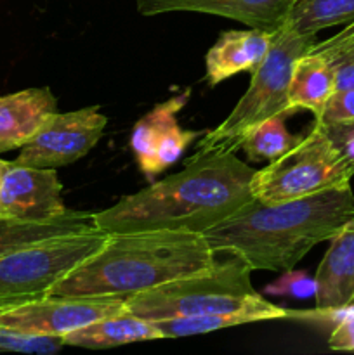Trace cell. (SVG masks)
<instances>
[{
  "label": "cell",
  "instance_id": "6da1fadb",
  "mask_svg": "<svg viewBox=\"0 0 354 355\" xmlns=\"http://www.w3.org/2000/svg\"><path fill=\"white\" fill-rule=\"evenodd\" d=\"M253 173L236 153H194L184 170L94 214V224L106 232L163 229L203 234L253 200Z\"/></svg>",
  "mask_w": 354,
  "mask_h": 355
},
{
  "label": "cell",
  "instance_id": "7a4b0ae2",
  "mask_svg": "<svg viewBox=\"0 0 354 355\" xmlns=\"http://www.w3.org/2000/svg\"><path fill=\"white\" fill-rule=\"evenodd\" d=\"M354 222L351 186L288 201L250 200L203 232L215 253L242 259L252 270H290L323 241Z\"/></svg>",
  "mask_w": 354,
  "mask_h": 355
},
{
  "label": "cell",
  "instance_id": "3957f363",
  "mask_svg": "<svg viewBox=\"0 0 354 355\" xmlns=\"http://www.w3.org/2000/svg\"><path fill=\"white\" fill-rule=\"evenodd\" d=\"M201 232H110L96 253L76 266L49 297H132L217 262Z\"/></svg>",
  "mask_w": 354,
  "mask_h": 355
},
{
  "label": "cell",
  "instance_id": "277c9868",
  "mask_svg": "<svg viewBox=\"0 0 354 355\" xmlns=\"http://www.w3.org/2000/svg\"><path fill=\"white\" fill-rule=\"evenodd\" d=\"M250 272L252 269L242 259L231 255L226 262H215L196 274L132 295L125 302V312L153 322L243 311L269 312L274 319L298 318V312L264 300L262 295L253 290Z\"/></svg>",
  "mask_w": 354,
  "mask_h": 355
},
{
  "label": "cell",
  "instance_id": "5b68a950",
  "mask_svg": "<svg viewBox=\"0 0 354 355\" xmlns=\"http://www.w3.org/2000/svg\"><path fill=\"white\" fill-rule=\"evenodd\" d=\"M316 44V35L298 33L287 23L273 31L269 51L252 73L245 96L214 130L205 132L198 142V155L242 149L243 141L255 125L276 114L290 116L295 111L288 104V85L295 61Z\"/></svg>",
  "mask_w": 354,
  "mask_h": 355
},
{
  "label": "cell",
  "instance_id": "8992f818",
  "mask_svg": "<svg viewBox=\"0 0 354 355\" xmlns=\"http://www.w3.org/2000/svg\"><path fill=\"white\" fill-rule=\"evenodd\" d=\"M353 175V163L337 148L326 125L314 120L309 134L290 151L255 170L250 191L255 200L276 203L351 186Z\"/></svg>",
  "mask_w": 354,
  "mask_h": 355
},
{
  "label": "cell",
  "instance_id": "52a82bcc",
  "mask_svg": "<svg viewBox=\"0 0 354 355\" xmlns=\"http://www.w3.org/2000/svg\"><path fill=\"white\" fill-rule=\"evenodd\" d=\"M108 234L94 227L45 239L0 257V314L49 297L62 277L104 245Z\"/></svg>",
  "mask_w": 354,
  "mask_h": 355
},
{
  "label": "cell",
  "instance_id": "ba28073f",
  "mask_svg": "<svg viewBox=\"0 0 354 355\" xmlns=\"http://www.w3.org/2000/svg\"><path fill=\"white\" fill-rule=\"evenodd\" d=\"M106 125L108 118L101 113L99 106L54 113L21 148L14 162L37 168L71 165L99 142Z\"/></svg>",
  "mask_w": 354,
  "mask_h": 355
},
{
  "label": "cell",
  "instance_id": "9c48e42d",
  "mask_svg": "<svg viewBox=\"0 0 354 355\" xmlns=\"http://www.w3.org/2000/svg\"><path fill=\"white\" fill-rule=\"evenodd\" d=\"M128 297H44L0 314V328L65 338L68 333L125 311Z\"/></svg>",
  "mask_w": 354,
  "mask_h": 355
},
{
  "label": "cell",
  "instance_id": "30bf717a",
  "mask_svg": "<svg viewBox=\"0 0 354 355\" xmlns=\"http://www.w3.org/2000/svg\"><path fill=\"white\" fill-rule=\"evenodd\" d=\"M189 92L179 94L156 104L148 114L134 125L130 135V149L141 172L148 180L177 163L187 146L205 132L184 130L177 121V114L186 106Z\"/></svg>",
  "mask_w": 354,
  "mask_h": 355
},
{
  "label": "cell",
  "instance_id": "8fae6325",
  "mask_svg": "<svg viewBox=\"0 0 354 355\" xmlns=\"http://www.w3.org/2000/svg\"><path fill=\"white\" fill-rule=\"evenodd\" d=\"M56 168H37L7 162L0 173V217L47 222L68 211Z\"/></svg>",
  "mask_w": 354,
  "mask_h": 355
},
{
  "label": "cell",
  "instance_id": "7c38bea8",
  "mask_svg": "<svg viewBox=\"0 0 354 355\" xmlns=\"http://www.w3.org/2000/svg\"><path fill=\"white\" fill-rule=\"evenodd\" d=\"M314 281L316 311L298 312V319H326L354 305V222L330 239Z\"/></svg>",
  "mask_w": 354,
  "mask_h": 355
},
{
  "label": "cell",
  "instance_id": "4fadbf2b",
  "mask_svg": "<svg viewBox=\"0 0 354 355\" xmlns=\"http://www.w3.org/2000/svg\"><path fill=\"white\" fill-rule=\"evenodd\" d=\"M297 0H135L144 16L203 12L228 17L250 28L274 31L287 21Z\"/></svg>",
  "mask_w": 354,
  "mask_h": 355
},
{
  "label": "cell",
  "instance_id": "5bb4252c",
  "mask_svg": "<svg viewBox=\"0 0 354 355\" xmlns=\"http://www.w3.org/2000/svg\"><path fill=\"white\" fill-rule=\"evenodd\" d=\"M54 113L58 101L49 89H24L0 97V155L23 148Z\"/></svg>",
  "mask_w": 354,
  "mask_h": 355
},
{
  "label": "cell",
  "instance_id": "9a60e30c",
  "mask_svg": "<svg viewBox=\"0 0 354 355\" xmlns=\"http://www.w3.org/2000/svg\"><path fill=\"white\" fill-rule=\"evenodd\" d=\"M271 38L273 31L259 28L221 33L205 58L208 83L217 85L242 71H255L269 51Z\"/></svg>",
  "mask_w": 354,
  "mask_h": 355
},
{
  "label": "cell",
  "instance_id": "2e32d148",
  "mask_svg": "<svg viewBox=\"0 0 354 355\" xmlns=\"http://www.w3.org/2000/svg\"><path fill=\"white\" fill-rule=\"evenodd\" d=\"M335 90V66L321 52L309 49L295 61L288 85L292 110H307L314 118L319 116Z\"/></svg>",
  "mask_w": 354,
  "mask_h": 355
},
{
  "label": "cell",
  "instance_id": "e0dca14e",
  "mask_svg": "<svg viewBox=\"0 0 354 355\" xmlns=\"http://www.w3.org/2000/svg\"><path fill=\"white\" fill-rule=\"evenodd\" d=\"M163 333L153 321L137 318L130 312L108 315L96 322L83 326L65 336V345L82 347V349H111V347L128 345L135 342L162 340Z\"/></svg>",
  "mask_w": 354,
  "mask_h": 355
},
{
  "label": "cell",
  "instance_id": "ac0fdd59",
  "mask_svg": "<svg viewBox=\"0 0 354 355\" xmlns=\"http://www.w3.org/2000/svg\"><path fill=\"white\" fill-rule=\"evenodd\" d=\"M94 227V214L76 210H68L61 217L47 222H24L0 217V257L45 239L89 231Z\"/></svg>",
  "mask_w": 354,
  "mask_h": 355
},
{
  "label": "cell",
  "instance_id": "d6986e66",
  "mask_svg": "<svg viewBox=\"0 0 354 355\" xmlns=\"http://www.w3.org/2000/svg\"><path fill=\"white\" fill-rule=\"evenodd\" d=\"M351 21H354V0H297L285 23L298 33L318 35Z\"/></svg>",
  "mask_w": 354,
  "mask_h": 355
},
{
  "label": "cell",
  "instance_id": "ffe728a7",
  "mask_svg": "<svg viewBox=\"0 0 354 355\" xmlns=\"http://www.w3.org/2000/svg\"><path fill=\"white\" fill-rule=\"evenodd\" d=\"M273 314L264 311H243L229 312V314H207V315H191V318H172L155 321L163 338H180V336L203 335V333L217 331V329L233 328V326L248 324V322L271 321Z\"/></svg>",
  "mask_w": 354,
  "mask_h": 355
},
{
  "label": "cell",
  "instance_id": "44dd1931",
  "mask_svg": "<svg viewBox=\"0 0 354 355\" xmlns=\"http://www.w3.org/2000/svg\"><path fill=\"white\" fill-rule=\"evenodd\" d=\"M285 114H276L260 121L248 132L242 149L246 153L250 162H274L301 141L302 135L292 134L285 125Z\"/></svg>",
  "mask_w": 354,
  "mask_h": 355
},
{
  "label": "cell",
  "instance_id": "7402d4cb",
  "mask_svg": "<svg viewBox=\"0 0 354 355\" xmlns=\"http://www.w3.org/2000/svg\"><path fill=\"white\" fill-rule=\"evenodd\" d=\"M65 347V338L49 335H31L0 328V350L23 354H56Z\"/></svg>",
  "mask_w": 354,
  "mask_h": 355
},
{
  "label": "cell",
  "instance_id": "603a6c76",
  "mask_svg": "<svg viewBox=\"0 0 354 355\" xmlns=\"http://www.w3.org/2000/svg\"><path fill=\"white\" fill-rule=\"evenodd\" d=\"M266 293L276 295V297H290L297 300H307L314 298L316 281L309 277L304 270H285L281 277L266 288Z\"/></svg>",
  "mask_w": 354,
  "mask_h": 355
},
{
  "label": "cell",
  "instance_id": "cb8c5ba5",
  "mask_svg": "<svg viewBox=\"0 0 354 355\" xmlns=\"http://www.w3.org/2000/svg\"><path fill=\"white\" fill-rule=\"evenodd\" d=\"M312 51L321 52L333 66L354 59V21L344 24V30L323 42H316Z\"/></svg>",
  "mask_w": 354,
  "mask_h": 355
},
{
  "label": "cell",
  "instance_id": "d4e9b609",
  "mask_svg": "<svg viewBox=\"0 0 354 355\" xmlns=\"http://www.w3.org/2000/svg\"><path fill=\"white\" fill-rule=\"evenodd\" d=\"M314 120L325 125L354 121V89H337Z\"/></svg>",
  "mask_w": 354,
  "mask_h": 355
},
{
  "label": "cell",
  "instance_id": "484cf974",
  "mask_svg": "<svg viewBox=\"0 0 354 355\" xmlns=\"http://www.w3.org/2000/svg\"><path fill=\"white\" fill-rule=\"evenodd\" d=\"M326 319L335 321L328 345L335 350H354V305L333 312Z\"/></svg>",
  "mask_w": 354,
  "mask_h": 355
},
{
  "label": "cell",
  "instance_id": "4316f807",
  "mask_svg": "<svg viewBox=\"0 0 354 355\" xmlns=\"http://www.w3.org/2000/svg\"><path fill=\"white\" fill-rule=\"evenodd\" d=\"M326 128H328L330 137L333 139L337 148L354 165V121L339 125H326Z\"/></svg>",
  "mask_w": 354,
  "mask_h": 355
},
{
  "label": "cell",
  "instance_id": "83f0119b",
  "mask_svg": "<svg viewBox=\"0 0 354 355\" xmlns=\"http://www.w3.org/2000/svg\"><path fill=\"white\" fill-rule=\"evenodd\" d=\"M335 87L337 89H354V59L335 66Z\"/></svg>",
  "mask_w": 354,
  "mask_h": 355
},
{
  "label": "cell",
  "instance_id": "f1b7e54d",
  "mask_svg": "<svg viewBox=\"0 0 354 355\" xmlns=\"http://www.w3.org/2000/svg\"><path fill=\"white\" fill-rule=\"evenodd\" d=\"M6 159H2V158H0V173H2V170H3V166H6Z\"/></svg>",
  "mask_w": 354,
  "mask_h": 355
},
{
  "label": "cell",
  "instance_id": "f546056e",
  "mask_svg": "<svg viewBox=\"0 0 354 355\" xmlns=\"http://www.w3.org/2000/svg\"><path fill=\"white\" fill-rule=\"evenodd\" d=\"M0 352H2V350H0Z\"/></svg>",
  "mask_w": 354,
  "mask_h": 355
}]
</instances>
